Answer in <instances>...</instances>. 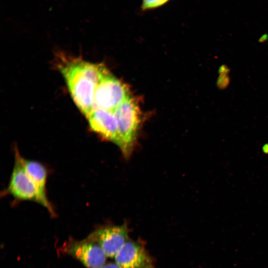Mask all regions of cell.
I'll return each instance as SVG.
<instances>
[{
    "label": "cell",
    "mask_w": 268,
    "mask_h": 268,
    "mask_svg": "<svg viewBox=\"0 0 268 268\" xmlns=\"http://www.w3.org/2000/svg\"><path fill=\"white\" fill-rule=\"evenodd\" d=\"M107 68L79 59L64 62L60 71L76 105L86 117L93 109L94 93L99 80Z\"/></svg>",
    "instance_id": "1"
},
{
    "label": "cell",
    "mask_w": 268,
    "mask_h": 268,
    "mask_svg": "<svg viewBox=\"0 0 268 268\" xmlns=\"http://www.w3.org/2000/svg\"><path fill=\"white\" fill-rule=\"evenodd\" d=\"M113 112L118 126L117 146L125 157H129L134 148L140 123L138 104L130 96Z\"/></svg>",
    "instance_id": "2"
},
{
    "label": "cell",
    "mask_w": 268,
    "mask_h": 268,
    "mask_svg": "<svg viewBox=\"0 0 268 268\" xmlns=\"http://www.w3.org/2000/svg\"><path fill=\"white\" fill-rule=\"evenodd\" d=\"M15 164L7 188V193L16 200L37 202L54 215L53 207L49 201L43 198L38 188L27 175L22 164V156L15 149Z\"/></svg>",
    "instance_id": "3"
},
{
    "label": "cell",
    "mask_w": 268,
    "mask_h": 268,
    "mask_svg": "<svg viewBox=\"0 0 268 268\" xmlns=\"http://www.w3.org/2000/svg\"><path fill=\"white\" fill-rule=\"evenodd\" d=\"M130 97L127 85L106 69L96 88L92 110L100 109L114 112Z\"/></svg>",
    "instance_id": "4"
},
{
    "label": "cell",
    "mask_w": 268,
    "mask_h": 268,
    "mask_svg": "<svg viewBox=\"0 0 268 268\" xmlns=\"http://www.w3.org/2000/svg\"><path fill=\"white\" fill-rule=\"evenodd\" d=\"M128 228L126 225L113 226L99 229L86 239L100 245L107 257L114 258L128 240Z\"/></svg>",
    "instance_id": "5"
},
{
    "label": "cell",
    "mask_w": 268,
    "mask_h": 268,
    "mask_svg": "<svg viewBox=\"0 0 268 268\" xmlns=\"http://www.w3.org/2000/svg\"><path fill=\"white\" fill-rule=\"evenodd\" d=\"M66 252L88 268H100L104 265L107 257L99 244L87 239L69 243Z\"/></svg>",
    "instance_id": "6"
},
{
    "label": "cell",
    "mask_w": 268,
    "mask_h": 268,
    "mask_svg": "<svg viewBox=\"0 0 268 268\" xmlns=\"http://www.w3.org/2000/svg\"><path fill=\"white\" fill-rule=\"evenodd\" d=\"M91 129L105 139L117 145L119 131L113 112L95 109L86 117Z\"/></svg>",
    "instance_id": "7"
},
{
    "label": "cell",
    "mask_w": 268,
    "mask_h": 268,
    "mask_svg": "<svg viewBox=\"0 0 268 268\" xmlns=\"http://www.w3.org/2000/svg\"><path fill=\"white\" fill-rule=\"evenodd\" d=\"M114 258L122 268H153L151 259L144 249L132 241L128 240Z\"/></svg>",
    "instance_id": "8"
},
{
    "label": "cell",
    "mask_w": 268,
    "mask_h": 268,
    "mask_svg": "<svg viewBox=\"0 0 268 268\" xmlns=\"http://www.w3.org/2000/svg\"><path fill=\"white\" fill-rule=\"evenodd\" d=\"M21 159L27 175L38 188L43 198L49 201L46 191L48 177L47 169L43 164L38 161L27 160L22 157Z\"/></svg>",
    "instance_id": "9"
},
{
    "label": "cell",
    "mask_w": 268,
    "mask_h": 268,
    "mask_svg": "<svg viewBox=\"0 0 268 268\" xmlns=\"http://www.w3.org/2000/svg\"><path fill=\"white\" fill-rule=\"evenodd\" d=\"M171 0H140V10L142 12L154 10L160 8Z\"/></svg>",
    "instance_id": "10"
},
{
    "label": "cell",
    "mask_w": 268,
    "mask_h": 268,
    "mask_svg": "<svg viewBox=\"0 0 268 268\" xmlns=\"http://www.w3.org/2000/svg\"><path fill=\"white\" fill-rule=\"evenodd\" d=\"M100 268H122L120 266H119L118 264H117L116 263H111L104 264Z\"/></svg>",
    "instance_id": "11"
}]
</instances>
